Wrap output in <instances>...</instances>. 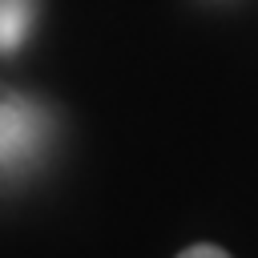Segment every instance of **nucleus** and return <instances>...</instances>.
I'll use <instances>...</instances> for the list:
<instances>
[{
	"label": "nucleus",
	"mask_w": 258,
	"mask_h": 258,
	"mask_svg": "<svg viewBox=\"0 0 258 258\" xmlns=\"http://www.w3.org/2000/svg\"><path fill=\"white\" fill-rule=\"evenodd\" d=\"M28 28V0H0V48H16Z\"/></svg>",
	"instance_id": "nucleus-1"
},
{
	"label": "nucleus",
	"mask_w": 258,
	"mask_h": 258,
	"mask_svg": "<svg viewBox=\"0 0 258 258\" xmlns=\"http://www.w3.org/2000/svg\"><path fill=\"white\" fill-rule=\"evenodd\" d=\"M177 258H230L222 246H214V242H194V246H185Z\"/></svg>",
	"instance_id": "nucleus-2"
}]
</instances>
